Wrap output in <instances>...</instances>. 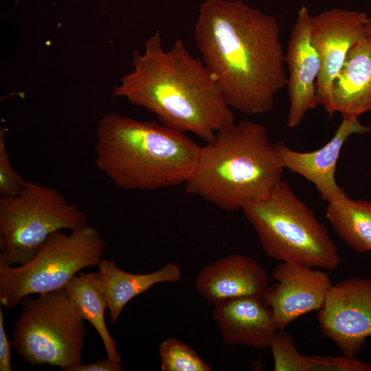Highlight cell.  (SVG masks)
Wrapping results in <instances>:
<instances>
[{
  "label": "cell",
  "instance_id": "2",
  "mask_svg": "<svg viewBox=\"0 0 371 371\" xmlns=\"http://www.w3.org/2000/svg\"><path fill=\"white\" fill-rule=\"evenodd\" d=\"M133 69L113 89L114 97L154 114L172 129L192 133L206 142L235 122V116L207 67L180 38L165 51L156 32L144 51L132 54Z\"/></svg>",
  "mask_w": 371,
  "mask_h": 371
},
{
  "label": "cell",
  "instance_id": "25",
  "mask_svg": "<svg viewBox=\"0 0 371 371\" xmlns=\"http://www.w3.org/2000/svg\"><path fill=\"white\" fill-rule=\"evenodd\" d=\"M125 368L108 357L89 363H78L67 371H123Z\"/></svg>",
  "mask_w": 371,
  "mask_h": 371
},
{
  "label": "cell",
  "instance_id": "4",
  "mask_svg": "<svg viewBox=\"0 0 371 371\" xmlns=\"http://www.w3.org/2000/svg\"><path fill=\"white\" fill-rule=\"evenodd\" d=\"M284 170L262 124L234 122L201 146L185 190L223 210L238 211L281 181Z\"/></svg>",
  "mask_w": 371,
  "mask_h": 371
},
{
  "label": "cell",
  "instance_id": "1",
  "mask_svg": "<svg viewBox=\"0 0 371 371\" xmlns=\"http://www.w3.org/2000/svg\"><path fill=\"white\" fill-rule=\"evenodd\" d=\"M273 16L240 0H205L194 38L203 63L229 106L247 115L269 112L286 86L285 56Z\"/></svg>",
  "mask_w": 371,
  "mask_h": 371
},
{
  "label": "cell",
  "instance_id": "15",
  "mask_svg": "<svg viewBox=\"0 0 371 371\" xmlns=\"http://www.w3.org/2000/svg\"><path fill=\"white\" fill-rule=\"evenodd\" d=\"M213 317L227 346L242 344L265 349L280 330L271 309L260 297L222 302L214 306Z\"/></svg>",
  "mask_w": 371,
  "mask_h": 371
},
{
  "label": "cell",
  "instance_id": "23",
  "mask_svg": "<svg viewBox=\"0 0 371 371\" xmlns=\"http://www.w3.org/2000/svg\"><path fill=\"white\" fill-rule=\"evenodd\" d=\"M310 371H371V365L355 358L340 356H306Z\"/></svg>",
  "mask_w": 371,
  "mask_h": 371
},
{
  "label": "cell",
  "instance_id": "16",
  "mask_svg": "<svg viewBox=\"0 0 371 371\" xmlns=\"http://www.w3.org/2000/svg\"><path fill=\"white\" fill-rule=\"evenodd\" d=\"M333 111L342 117L371 111V41L363 37L349 50L332 83Z\"/></svg>",
  "mask_w": 371,
  "mask_h": 371
},
{
  "label": "cell",
  "instance_id": "22",
  "mask_svg": "<svg viewBox=\"0 0 371 371\" xmlns=\"http://www.w3.org/2000/svg\"><path fill=\"white\" fill-rule=\"evenodd\" d=\"M27 181L15 170L5 144V130L0 131V194L1 196H12L19 194Z\"/></svg>",
  "mask_w": 371,
  "mask_h": 371
},
{
  "label": "cell",
  "instance_id": "11",
  "mask_svg": "<svg viewBox=\"0 0 371 371\" xmlns=\"http://www.w3.org/2000/svg\"><path fill=\"white\" fill-rule=\"evenodd\" d=\"M276 281L262 296L280 330L302 315L320 310L332 286L328 275L317 268L281 262L273 270Z\"/></svg>",
  "mask_w": 371,
  "mask_h": 371
},
{
  "label": "cell",
  "instance_id": "21",
  "mask_svg": "<svg viewBox=\"0 0 371 371\" xmlns=\"http://www.w3.org/2000/svg\"><path fill=\"white\" fill-rule=\"evenodd\" d=\"M275 371H310L306 356L299 352L288 332L279 330L270 344Z\"/></svg>",
  "mask_w": 371,
  "mask_h": 371
},
{
  "label": "cell",
  "instance_id": "10",
  "mask_svg": "<svg viewBox=\"0 0 371 371\" xmlns=\"http://www.w3.org/2000/svg\"><path fill=\"white\" fill-rule=\"evenodd\" d=\"M365 12L333 8L311 17V41L320 59L316 81L317 104L331 117V88L350 48L364 37Z\"/></svg>",
  "mask_w": 371,
  "mask_h": 371
},
{
  "label": "cell",
  "instance_id": "24",
  "mask_svg": "<svg viewBox=\"0 0 371 371\" xmlns=\"http://www.w3.org/2000/svg\"><path fill=\"white\" fill-rule=\"evenodd\" d=\"M12 341H10L5 328L4 315L2 306L0 304V371H11Z\"/></svg>",
  "mask_w": 371,
  "mask_h": 371
},
{
  "label": "cell",
  "instance_id": "5",
  "mask_svg": "<svg viewBox=\"0 0 371 371\" xmlns=\"http://www.w3.org/2000/svg\"><path fill=\"white\" fill-rule=\"evenodd\" d=\"M241 210L270 258L328 270L341 264L326 227L286 181L282 179L267 192L247 202Z\"/></svg>",
  "mask_w": 371,
  "mask_h": 371
},
{
  "label": "cell",
  "instance_id": "12",
  "mask_svg": "<svg viewBox=\"0 0 371 371\" xmlns=\"http://www.w3.org/2000/svg\"><path fill=\"white\" fill-rule=\"evenodd\" d=\"M369 133L371 126L362 124L358 117H343L333 137L317 150L299 152L282 142L274 145L283 168L312 183L321 198L328 202L346 194L335 179L337 161L344 144L353 134Z\"/></svg>",
  "mask_w": 371,
  "mask_h": 371
},
{
  "label": "cell",
  "instance_id": "3",
  "mask_svg": "<svg viewBox=\"0 0 371 371\" xmlns=\"http://www.w3.org/2000/svg\"><path fill=\"white\" fill-rule=\"evenodd\" d=\"M95 148L98 169L117 187L152 191L185 184L201 146L160 122L111 112L98 124Z\"/></svg>",
  "mask_w": 371,
  "mask_h": 371
},
{
  "label": "cell",
  "instance_id": "9",
  "mask_svg": "<svg viewBox=\"0 0 371 371\" xmlns=\"http://www.w3.org/2000/svg\"><path fill=\"white\" fill-rule=\"evenodd\" d=\"M317 321L344 355L355 357L371 337V278L351 277L332 285Z\"/></svg>",
  "mask_w": 371,
  "mask_h": 371
},
{
  "label": "cell",
  "instance_id": "13",
  "mask_svg": "<svg viewBox=\"0 0 371 371\" xmlns=\"http://www.w3.org/2000/svg\"><path fill=\"white\" fill-rule=\"evenodd\" d=\"M311 17L308 8L302 5L297 12L285 57L290 100L286 126L290 128L299 126L306 113L318 105L316 81L321 63L311 41Z\"/></svg>",
  "mask_w": 371,
  "mask_h": 371
},
{
  "label": "cell",
  "instance_id": "18",
  "mask_svg": "<svg viewBox=\"0 0 371 371\" xmlns=\"http://www.w3.org/2000/svg\"><path fill=\"white\" fill-rule=\"evenodd\" d=\"M325 216L339 236L353 250L371 251V202L345 194L327 202Z\"/></svg>",
  "mask_w": 371,
  "mask_h": 371
},
{
  "label": "cell",
  "instance_id": "14",
  "mask_svg": "<svg viewBox=\"0 0 371 371\" xmlns=\"http://www.w3.org/2000/svg\"><path fill=\"white\" fill-rule=\"evenodd\" d=\"M269 286L264 267L254 258L239 254L225 256L206 265L195 280L198 293L214 306L242 297H262Z\"/></svg>",
  "mask_w": 371,
  "mask_h": 371
},
{
  "label": "cell",
  "instance_id": "19",
  "mask_svg": "<svg viewBox=\"0 0 371 371\" xmlns=\"http://www.w3.org/2000/svg\"><path fill=\"white\" fill-rule=\"evenodd\" d=\"M65 289L84 320L88 321L98 332L104 344L106 357L121 363L122 358L115 340L110 334L104 319L106 304L98 286L96 273L80 271Z\"/></svg>",
  "mask_w": 371,
  "mask_h": 371
},
{
  "label": "cell",
  "instance_id": "8",
  "mask_svg": "<svg viewBox=\"0 0 371 371\" xmlns=\"http://www.w3.org/2000/svg\"><path fill=\"white\" fill-rule=\"evenodd\" d=\"M87 225L86 214L57 190L27 181L19 194L0 196V265H23L54 232Z\"/></svg>",
  "mask_w": 371,
  "mask_h": 371
},
{
  "label": "cell",
  "instance_id": "17",
  "mask_svg": "<svg viewBox=\"0 0 371 371\" xmlns=\"http://www.w3.org/2000/svg\"><path fill=\"white\" fill-rule=\"evenodd\" d=\"M98 267L96 278L106 301L111 324L118 319L124 306L134 297L157 284L178 282L182 276L180 267L174 263H167L148 273L124 271L114 260L104 258Z\"/></svg>",
  "mask_w": 371,
  "mask_h": 371
},
{
  "label": "cell",
  "instance_id": "7",
  "mask_svg": "<svg viewBox=\"0 0 371 371\" xmlns=\"http://www.w3.org/2000/svg\"><path fill=\"white\" fill-rule=\"evenodd\" d=\"M105 249L93 225L54 232L26 263L0 265V304L12 309L25 296L65 288L82 269L98 266Z\"/></svg>",
  "mask_w": 371,
  "mask_h": 371
},
{
  "label": "cell",
  "instance_id": "20",
  "mask_svg": "<svg viewBox=\"0 0 371 371\" xmlns=\"http://www.w3.org/2000/svg\"><path fill=\"white\" fill-rule=\"evenodd\" d=\"M162 371H211L212 368L194 350L175 337L159 346Z\"/></svg>",
  "mask_w": 371,
  "mask_h": 371
},
{
  "label": "cell",
  "instance_id": "6",
  "mask_svg": "<svg viewBox=\"0 0 371 371\" xmlns=\"http://www.w3.org/2000/svg\"><path fill=\"white\" fill-rule=\"evenodd\" d=\"M12 329V347L24 362L67 371L82 363L87 328L65 288L24 297Z\"/></svg>",
  "mask_w": 371,
  "mask_h": 371
},
{
  "label": "cell",
  "instance_id": "26",
  "mask_svg": "<svg viewBox=\"0 0 371 371\" xmlns=\"http://www.w3.org/2000/svg\"><path fill=\"white\" fill-rule=\"evenodd\" d=\"M364 37L371 41V17H368L364 25Z\"/></svg>",
  "mask_w": 371,
  "mask_h": 371
}]
</instances>
